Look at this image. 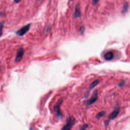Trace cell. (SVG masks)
Here are the masks:
<instances>
[{
  "mask_svg": "<svg viewBox=\"0 0 130 130\" xmlns=\"http://www.w3.org/2000/svg\"><path fill=\"white\" fill-rule=\"evenodd\" d=\"M62 103V99L61 98V99H60L57 102V103L55 104V105L53 107V110L54 112L56 113L57 117L60 119H61L62 117V114L60 111V108Z\"/></svg>",
  "mask_w": 130,
  "mask_h": 130,
  "instance_id": "cell-1",
  "label": "cell"
},
{
  "mask_svg": "<svg viewBox=\"0 0 130 130\" xmlns=\"http://www.w3.org/2000/svg\"><path fill=\"white\" fill-rule=\"evenodd\" d=\"M30 24H27L26 25L22 27L20 29L18 30L16 32V34L19 36L22 37L24 36L30 29Z\"/></svg>",
  "mask_w": 130,
  "mask_h": 130,
  "instance_id": "cell-2",
  "label": "cell"
},
{
  "mask_svg": "<svg viewBox=\"0 0 130 130\" xmlns=\"http://www.w3.org/2000/svg\"><path fill=\"white\" fill-rule=\"evenodd\" d=\"M75 119L73 117H69L67 121V123L63 127L62 129H66V130H69L72 128V126L75 123Z\"/></svg>",
  "mask_w": 130,
  "mask_h": 130,
  "instance_id": "cell-3",
  "label": "cell"
},
{
  "mask_svg": "<svg viewBox=\"0 0 130 130\" xmlns=\"http://www.w3.org/2000/svg\"><path fill=\"white\" fill-rule=\"evenodd\" d=\"M24 53V49L22 47L19 48L17 51V54H16V57L15 58V61L16 62H19L22 59Z\"/></svg>",
  "mask_w": 130,
  "mask_h": 130,
  "instance_id": "cell-4",
  "label": "cell"
},
{
  "mask_svg": "<svg viewBox=\"0 0 130 130\" xmlns=\"http://www.w3.org/2000/svg\"><path fill=\"white\" fill-rule=\"evenodd\" d=\"M120 112V107L118 105H116V106L115 107L114 110L111 113V114L109 116V119L112 120L115 119L119 114Z\"/></svg>",
  "mask_w": 130,
  "mask_h": 130,
  "instance_id": "cell-5",
  "label": "cell"
},
{
  "mask_svg": "<svg viewBox=\"0 0 130 130\" xmlns=\"http://www.w3.org/2000/svg\"><path fill=\"white\" fill-rule=\"evenodd\" d=\"M97 99H98V90H95L94 91L93 94L91 97L90 99L87 102V105H90L93 104L96 101Z\"/></svg>",
  "mask_w": 130,
  "mask_h": 130,
  "instance_id": "cell-6",
  "label": "cell"
},
{
  "mask_svg": "<svg viewBox=\"0 0 130 130\" xmlns=\"http://www.w3.org/2000/svg\"><path fill=\"white\" fill-rule=\"evenodd\" d=\"M81 15V11H80V7L79 4H77L75 6V12L74 14V17L75 18H77L79 17Z\"/></svg>",
  "mask_w": 130,
  "mask_h": 130,
  "instance_id": "cell-7",
  "label": "cell"
},
{
  "mask_svg": "<svg viewBox=\"0 0 130 130\" xmlns=\"http://www.w3.org/2000/svg\"><path fill=\"white\" fill-rule=\"evenodd\" d=\"M104 58L107 60H111L113 58V53L111 51L107 52L105 54Z\"/></svg>",
  "mask_w": 130,
  "mask_h": 130,
  "instance_id": "cell-8",
  "label": "cell"
},
{
  "mask_svg": "<svg viewBox=\"0 0 130 130\" xmlns=\"http://www.w3.org/2000/svg\"><path fill=\"white\" fill-rule=\"evenodd\" d=\"M128 9V4L127 2H125L124 4V5L123 6L122 10L121 11V14H124L126 13Z\"/></svg>",
  "mask_w": 130,
  "mask_h": 130,
  "instance_id": "cell-9",
  "label": "cell"
},
{
  "mask_svg": "<svg viewBox=\"0 0 130 130\" xmlns=\"http://www.w3.org/2000/svg\"><path fill=\"white\" fill-rule=\"evenodd\" d=\"M100 81L99 80H95L94 81H93L91 84L90 85L89 87V89L91 90L93 88H94L96 85H98V84L99 83Z\"/></svg>",
  "mask_w": 130,
  "mask_h": 130,
  "instance_id": "cell-10",
  "label": "cell"
},
{
  "mask_svg": "<svg viewBox=\"0 0 130 130\" xmlns=\"http://www.w3.org/2000/svg\"><path fill=\"white\" fill-rule=\"evenodd\" d=\"M106 114V112L105 111H102V112H100L99 113H98L96 115V118L97 119H99L101 117L103 116L105 114Z\"/></svg>",
  "mask_w": 130,
  "mask_h": 130,
  "instance_id": "cell-11",
  "label": "cell"
},
{
  "mask_svg": "<svg viewBox=\"0 0 130 130\" xmlns=\"http://www.w3.org/2000/svg\"><path fill=\"white\" fill-rule=\"evenodd\" d=\"M4 27V22H0V37L2 36L3 34V28Z\"/></svg>",
  "mask_w": 130,
  "mask_h": 130,
  "instance_id": "cell-12",
  "label": "cell"
},
{
  "mask_svg": "<svg viewBox=\"0 0 130 130\" xmlns=\"http://www.w3.org/2000/svg\"><path fill=\"white\" fill-rule=\"evenodd\" d=\"M84 30H85V28H84V26H81L80 28V29H79V32L80 33V34L82 35L84 31Z\"/></svg>",
  "mask_w": 130,
  "mask_h": 130,
  "instance_id": "cell-13",
  "label": "cell"
},
{
  "mask_svg": "<svg viewBox=\"0 0 130 130\" xmlns=\"http://www.w3.org/2000/svg\"><path fill=\"white\" fill-rule=\"evenodd\" d=\"M125 84V82L124 81H122L119 82V83L118 84V86L119 87H122V86H123Z\"/></svg>",
  "mask_w": 130,
  "mask_h": 130,
  "instance_id": "cell-14",
  "label": "cell"
},
{
  "mask_svg": "<svg viewBox=\"0 0 130 130\" xmlns=\"http://www.w3.org/2000/svg\"><path fill=\"white\" fill-rule=\"evenodd\" d=\"M99 0H92V4L93 5H95L98 2Z\"/></svg>",
  "mask_w": 130,
  "mask_h": 130,
  "instance_id": "cell-15",
  "label": "cell"
},
{
  "mask_svg": "<svg viewBox=\"0 0 130 130\" xmlns=\"http://www.w3.org/2000/svg\"><path fill=\"white\" fill-rule=\"evenodd\" d=\"M88 127V124H85V125H84L81 128V129H85L87 128Z\"/></svg>",
  "mask_w": 130,
  "mask_h": 130,
  "instance_id": "cell-16",
  "label": "cell"
},
{
  "mask_svg": "<svg viewBox=\"0 0 130 130\" xmlns=\"http://www.w3.org/2000/svg\"><path fill=\"white\" fill-rule=\"evenodd\" d=\"M50 28V26L48 25V27H47V29H46V32H48V31L49 30Z\"/></svg>",
  "mask_w": 130,
  "mask_h": 130,
  "instance_id": "cell-17",
  "label": "cell"
},
{
  "mask_svg": "<svg viewBox=\"0 0 130 130\" xmlns=\"http://www.w3.org/2000/svg\"><path fill=\"white\" fill-rule=\"evenodd\" d=\"M21 0H14V2H15V3H19Z\"/></svg>",
  "mask_w": 130,
  "mask_h": 130,
  "instance_id": "cell-18",
  "label": "cell"
},
{
  "mask_svg": "<svg viewBox=\"0 0 130 130\" xmlns=\"http://www.w3.org/2000/svg\"><path fill=\"white\" fill-rule=\"evenodd\" d=\"M38 1H42V0H37Z\"/></svg>",
  "mask_w": 130,
  "mask_h": 130,
  "instance_id": "cell-19",
  "label": "cell"
},
{
  "mask_svg": "<svg viewBox=\"0 0 130 130\" xmlns=\"http://www.w3.org/2000/svg\"><path fill=\"white\" fill-rule=\"evenodd\" d=\"M70 1L71 2V1H74V0H70Z\"/></svg>",
  "mask_w": 130,
  "mask_h": 130,
  "instance_id": "cell-20",
  "label": "cell"
}]
</instances>
